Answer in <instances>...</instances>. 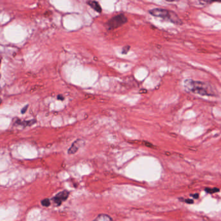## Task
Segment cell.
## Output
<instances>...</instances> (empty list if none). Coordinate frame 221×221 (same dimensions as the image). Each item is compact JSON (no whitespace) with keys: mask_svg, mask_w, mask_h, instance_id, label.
<instances>
[{"mask_svg":"<svg viewBox=\"0 0 221 221\" xmlns=\"http://www.w3.org/2000/svg\"><path fill=\"white\" fill-rule=\"evenodd\" d=\"M219 189L216 188H214V189H210V188H207L206 189V191H207L208 193H215V192L218 191Z\"/></svg>","mask_w":221,"mask_h":221,"instance_id":"30bf717a","label":"cell"},{"mask_svg":"<svg viewBox=\"0 0 221 221\" xmlns=\"http://www.w3.org/2000/svg\"><path fill=\"white\" fill-rule=\"evenodd\" d=\"M77 150H78V147L74 144H73L68 150V153L69 154H74L76 152Z\"/></svg>","mask_w":221,"mask_h":221,"instance_id":"9c48e42d","label":"cell"},{"mask_svg":"<svg viewBox=\"0 0 221 221\" xmlns=\"http://www.w3.org/2000/svg\"><path fill=\"white\" fill-rule=\"evenodd\" d=\"M202 4H210L213 2H221V0H198Z\"/></svg>","mask_w":221,"mask_h":221,"instance_id":"ba28073f","label":"cell"},{"mask_svg":"<svg viewBox=\"0 0 221 221\" xmlns=\"http://www.w3.org/2000/svg\"><path fill=\"white\" fill-rule=\"evenodd\" d=\"M69 191H62L56 194L52 198V200H53L55 204H56L57 206H60L63 202L67 200V198L69 197Z\"/></svg>","mask_w":221,"mask_h":221,"instance_id":"277c9868","label":"cell"},{"mask_svg":"<svg viewBox=\"0 0 221 221\" xmlns=\"http://www.w3.org/2000/svg\"><path fill=\"white\" fill-rule=\"evenodd\" d=\"M184 84L187 89L195 94H200L202 96H213L215 94L211 87L202 81L187 80L185 81Z\"/></svg>","mask_w":221,"mask_h":221,"instance_id":"6da1fadb","label":"cell"},{"mask_svg":"<svg viewBox=\"0 0 221 221\" xmlns=\"http://www.w3.org/2000/svg\"><path fill=\"white\" fill-rule=\"evenodd\" d=\"M166 1H170V2H172V1H174L175 0H166Z\"/></svg>","mask_w":221,"mask_h":221,"instance_id":"7c38bea8","label":"cell"},{"mask_svg":"<svg viewBox=\"0 0 221 221\" xmlns=\"http://www.w3.org/2000/svg\"><path fill=\"white\" fill-rule=\"evenodd\" d=\"M127 21V17L124 14H120L112 17L110 20H109V21L107 22V26L109 27V29H114L125 24Z\"/></svg>","mask_w":221,"mask_h":221,"instance_id":"3957f363","label":"cell"},{"mask_svg":"<svg viewBox=\"0 0 221 221\" xmlns=\"http://www.w3.org/2000/svg\"><path fill=\"white\" fill-rule=\"evenodd\" d=\"M149 13L153 16L163 18L164 20H168L175 24H182V20L179 18L178 15L171 10L162 8H154L149 10Z\"/></svg>","mask_w":221,"mask_h":221,"instance_id":"7a4b0ae2","label":"cell"},{"mask_svg":"<svg viewBox=\"0 0 221 221\" xmlns=\"http://www.w3.org/2000/svg\"><path fill=\"white\" fill-rule=\"evenodd\" d=\"M41 204L43 206L48 207L50 205V201L49 198H45V199L41 201Z\"/></svg>","mask_w":221,"mask_h":221,"instance_id":"52a82bcc","label":"cell"},{"mask_svg":"<svg viewBox=\"0 0 221 221\" xmlns=\"http://www.w3.org/2000/svg\"><path fill=\"white\" fill-rule=\"evenodd\" d=\"M87 4L89 5L91 8L94 9V10H96L98 12H102V7H101L100 5H99V3H98L96 1H93V0H90L87 2Z\"/></svg>","mask_w":221,"mask_h":221,"instance_id":"5b68a950","label":"cell"},{"mask_svg":"<svg viewBox=\"0 0 221 221\" xmlns=\"http://www.w3.org/2000/svg\"><path fill=\"white\" fill-rule=\"evenodd\" d=\"M27 108H28V106H26V107H23V109H22V110H21V113H23H23H25V112H26Z\"/></svg>","mask_w":221,"mask_h":221,"instance_id":"8fae6325","label":"cell"},{"mask_svg":"<svg viewBox=\"0 0 221 221\" xmlns=\"http://www.w3.org/2000/svg\"><path fill=\"white\" fill-rule=\"evenodd\" d=\"M93 221H112V219L108 215L100 214L98 215Z\"/></svg>","mask_w":221,"mask_h":221,"instance_id":"8992f818","label":"cell"}]
</instances>
